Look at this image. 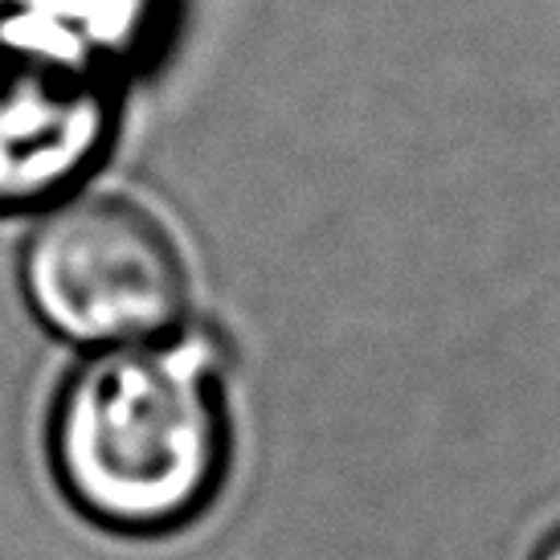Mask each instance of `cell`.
I'll return each mask as SVG.
<instances>
[{
	"label": "cell",
	"mask_w": 560,
	"mask_h": 560,
	"mask_svg": "<svg viewBox=\"0 0 560 560\" xmlns=\"http://www.w3.org/2000/svg\"><path fill=\"white\" fill-rule=\"evenodd\" d=\"M9 30L66 49L110 79L156 66L180 25V0H0Z\"/></svg>",
	"instance_id": "277c9868"
},
{
	"label": "cell",
	"mask_w": 560,
	"mask_h": 560,
	"mask_svg": "<svg viewBox=\"0 0 560 560\" xmlns=\"http://www.w3.org/2000/svg\"><path fill=\"white\" fill-rule=\"evenodd\" d=\"M532 560H560V524H557V528H548V536L536 545Z\"/></svg>",
	"instance_id": "5b68a950"
},
{
	"label": "cell",
	"mask_w": 560,
	"mask_h": 560,
	"mask_svg": "<svg viewBox=\"0 0 560 560\" xmlns=\"http://www.w3.org/2000/svg\"><path fill=\"white\" fill-rule=\"evenodd\" d=\"M124 82L0 25V213H46L107 160Z\"/></svg>",
	"instance_id": "3957f363"
},
{
	"label": "cell",
	"mask_w": 560,
	"mask_h": 560,
	"mask_svg": "<svg viewBox=\"0 0 560 560\" xmlns=\"http://www.w3.org/2000/svg\"><path fill=\"white\" fill-rule=\"evenodd\" d=\"M46 458L94 528L156 540L197 524L234 458L225 348L180 327L86 352L49 401Z\"/></svg>",
	"instance_id": "6da1fadb"
},
{
	"label": "cell",
	"mask_w": 560,
	"mask_h": 560,
	"mask_svg": "<svg viewBox=\"0 0 560 560\" xmlns=\"http://www.w3.org/2000/svg\"><path fill=\"white\" fill-rule=\"evenodd\" d=\"M21 291L46 331L103 352L185 327L188 262L148 205L124 192H79L33 221Z\"/></svg>",
	"instance_id": "7a4b0ae2"
}]
</instances>
